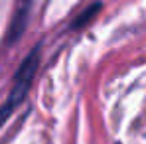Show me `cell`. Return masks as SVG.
I'll return each instance as SVG.
<instances>
[{
    "mask_svg": "<svg viewBox=\"0 0 146 144\" xmlns=\"http://www.w3.org/2000/svg\"><path fill=\"white\" fill-rule=\"evenodd\" d=\"M34 0H16V10L12 16V22L8 26V36H6V44H14L16 40H20V36L24 34L28 18H30V10H32Z\"/></svg>",
    "mask_w": 146,
    "mask_h": 144,
    "instance_id": "7a4b0ae2",
    "label": "cell"
},
{
    "mask_svg": "<svg viewBox=\"0 0 146 144\" xmlns=\"http://www.w3.org/2000/svg\"><path fill=\"white\" fill-rule=\"evenodd\" d=\"M40 59H42V48L36 46L28 55L24 57V61L20 63L18 71L14 75V83H12V89L6 97V101L0 105V126L10 119V115L18 109V105L22 103L34 83V77L38 73L40 67Z\"/></svg>",
    "mask_w": 146,
    "mask_h": 144,
    "instance_id": "6da1fadb",
    "label": "cell"
},
{
    "mask_svg": "<svg viewBox=\"0 0 146 144\" xmlns=\"http://www.w3.org/2000/svg\"><path fill=\"white\" fill-rule=\"evenodd\" d=\"M99 10H101V4H99V2H97V4H93V6H89V8H87V10H85V12H83V14H81L75 22H73L71 28H73V30H79V28L87 26L91 20H93V18H95V16H97Z\"/></svg>",
    "mask_w": 146,
    "mask_h": 144,
    "instance_id": "3957f363",
    "label": "cell"
}]
</instances>
